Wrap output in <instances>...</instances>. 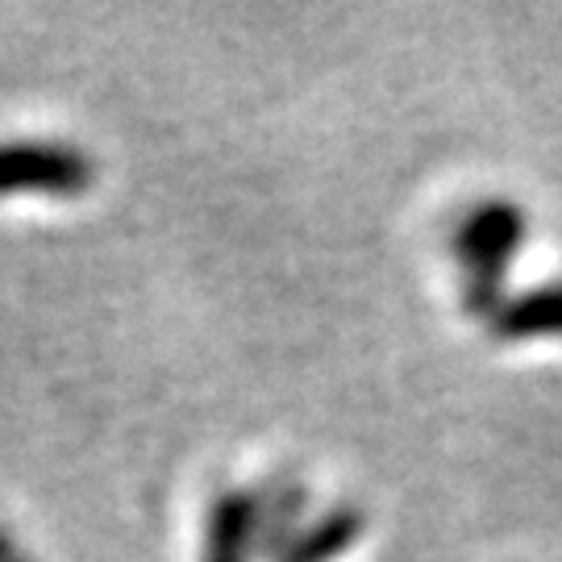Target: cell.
Returning a JSON list of instances; mask_svg holds the SVG:
<instances>
[{
	"label": "cell",
	"mask_w": 562,
	"mask_h": 562,
	"mask_svg": "<svg viewBox=\"0 0 562 562\" xmlns=\"http://www.w3.org/2000/svg\"><path fill=\"white\" fill-rule=\"evenodd\" d=\"M492 334L504 341L562 338V283H542L533 292L508 296L492 313Z\"/></svg>",
	"instance_id": "obj_6"
},
{
	"label": "cell",
	"mask_w": 562,
	"mask_h": 562,
	"mask_svg": "<svg viewBox=\"0 0 562 562\" xmlns=\"http://www.w3.org/2000/svg\"><path fill=\"white\" fill-rule=\"evenodd\" d=\"M97 180V162L67 142H0V196L50 192L80 196Z\"/></svg>",
	"instance_id": "obj_2"
},
{
	"label": "cell",
	"mask_w": 562,
	"mask_h": 562,
	"mask_svg": "<svg viewBox=\"0 0 562 562\" xmlns=\"http://www.w3.org/2000/svg\"><path fill=\"white\" fill-rule=\"evenodd\" d=\"M362 529H367V513L359 504H334L322 517L304 521L271 562H334L359 542Z\"/></svg>",
	"instance_id": "obj_4"
},
{
	"label": "cell",
	"mask_w": 562,
	"mask_h": 562,
	"mask_svg": "<svg viewBox=\"0 0 562 562\" xmlns=\"http://www.w3.org/2000/svg\"><path fill=\"white\" fill-rule=\"evenodd\" d=\"M259 492V559H276L283 546L292 542V533L304 525V504H308V487L296 475H271L267 483L255 487Z\"/></svg>",
	"instance_id": "obj_5"
},
{
	"label": "cell",
	"mask_w": 562,
	"mask_h": 562,
	"mask_svg": "<svg viewBox=\"0 0 562 562\" xmlns=\"http://www.w3.org/2000/svg\"><path fill=\"white\" fill-rule=\"evenodd\" d=\"M9 562H34V559H21V554H18V559H9Z\"/></svg>",
	"instance_id": "obj_8"
},
{
	"label": "cell",
	"mask_w": 562,
	"mask_h": 562,
	"mask_svg": "<svg viewBox=\"0 0 562 562\" xmlns=\"http://www.w3.org/2000/svg\"><path fill=\"white\" fill-rule=\"evenodd\" d=\"M525 234H529V217L521 204L483 201L475 204L454 229V259L462 267V304L471 317L492 322V313L501 308L504 280H508V262L521 250Z\"/></svg>",
	"instance_id": "obj_1"
},
{
	"label": "cell",
	"mask_w": 562,
	"mask_h": 562,
	"mask_svg": "<svg viewBox=\"0 0 562 562\" xmlns=\"http://www.w3.org/2000/svg\"><path fill=\"white\" fill-rule=\"evenodd\" d=\"M9 559H18V550H13V538L0 529V562H9Z\"/></svg>",
	"instance_id": "obj_7"
},
{
	"label": "cell",
	"mask_w": 562,
	"mask_h": 562,
	"mask_svg": "<svg viewBox=\"0 0 562 562\" xmlns=\"http://www.w3.org/2000/svg\"><path fill=\"white\" fill-rule=\"evenodd\" d=\"M259 559V492L225 487L209 508L204 562H255Z\"/></svg>",
	"instance_id": "obj_3"
}]
</instances>
